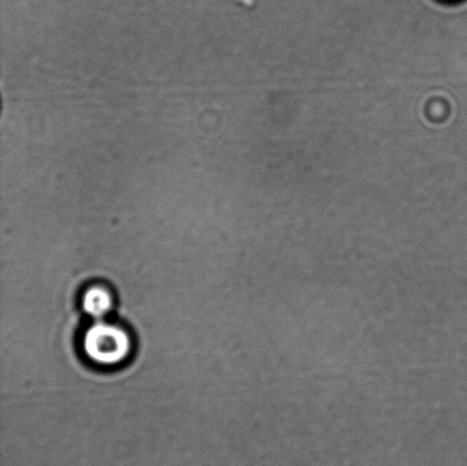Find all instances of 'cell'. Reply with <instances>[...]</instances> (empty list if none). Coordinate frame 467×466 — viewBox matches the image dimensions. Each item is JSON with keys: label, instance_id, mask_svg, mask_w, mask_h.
I'll use <instances>...</instances> for the list:
<instances>
[{"label": "cell", "instance_id": "1", "mask_svg": "<svg viewBox=\"0 0 467 466\" xmlns=\"http://www.w3.org/2000/svg\"><path fill=\"white\" fill-rule=\"evenodd\" d=\"M82 349L94 364L116 367L130 356L131 340L123 328L105 321H96L85 332Z\"/></svg>", "mask_w": 467, "mask_h": 466}, {"label": "cell", "instance_id": "2", "mask_svg": "<svg viewBox=\"0 0 467 466\" xmlns=\"http://www.w3.org/2000/svg\"><path fill=\"white\" fill-rule=\"evenodd\" d=\"M85 313L96 321H103L113 308V298L108 289L94 285L87 289L81 301Z\"/></svg>", "mask_w": 467, "mask_h": 466}]
</instances>
